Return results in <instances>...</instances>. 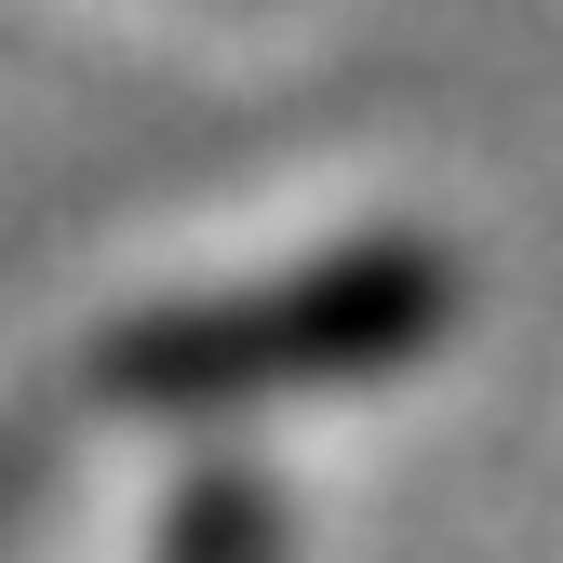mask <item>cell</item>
<instances>
[{
    "label": "cell",
    "mask_w": 563,
    "mask_h": 563,
    "mask_svg": "<svg viewBox=\"0 0 563 563\" xmlns=\"http://www.w3.org/2000/svg\"><path fill=\"white\" fill-rule=\"evenodd\" d=\"M456 268L430 242H335L282 282L242 296H188V309H134L95 335V389L108 402H162V416H229L268 389H349L389 376L443 335Z\"/></svg>",
    "instance_id": "6da1fadb"
},
{
    "label": "cell",
    "mask_w": 563,
    "mask_h": 563,
    "mask_svg": "<svg viewBox=\"0 0 563 563\" xmlns=\"http://www.w3.org/2000/svg\"><path fill=\"white\" fill-rule=\"evenodd\" d=\"M162 563H268V497L255 483H188L162 523Z\"/></svg>",
    "instance_id": "7a4b0ae2"
}]
</instances>
